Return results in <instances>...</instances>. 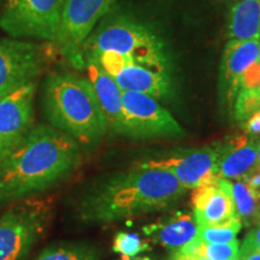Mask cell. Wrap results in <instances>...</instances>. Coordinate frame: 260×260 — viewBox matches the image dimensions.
Masks as SVG:
<instances>
[{
  "mask_svg": "<svg viewBox=\"0 0 260 260\" xmlns=\"http://www.w3.org/2000/svg\"><path fill=\"white\" fill-rule=\"evenodd\" d=\"M239 241L225 243H204L200 258L209 260H239Z\"/></svg>",
  "mask_w": 260,
  "mask_h": 260,
  "instance_id": "cb8c5ba5",
  "label": "cell"
},
{
  "mask_svg": "<svg viewBox=\"0 0 260 260\" xmlns=\"http://www.w3.org/2000/svg\"><path fill=\"white\" fill-rule=\"evenodd\" d=\"M258 162H260V144L258 145Z\"/></svg>",
  "mask_w": 260,
  "mask_h": 260,
  "instance_id": "4dcf8cb0",
  "label": "cell"
},
{
  "mask_svg": "<svg viewBox=\"0 0 260 260\" xmlns=\"http://www.w3.org/2000/svg\"><path fill=\"white\" fill-rule=\"evenodd\" d=\"M258 142L247 136H234L224 146L216 145L219 155L217 176L220 178H242L258 164Z\"/></svg>",
  "mask_w": 260,
  "mask_h": 260,
  "instance_id": "9a60e30c",
  "label": "cell"
},
{
  "mask_svg": "<svg viewBox=\"0 0 260 260\" xmlns=\"http://www.w3.org/2000/svg\"><path fill=\"white\" fill-rule=\"evenodd\" d=\"M260 59L259 39L230 40L224 48L219 71V86L230 104L239 92V81L249 65Z\"/></svg>",
  "mask_w": 260,
  "mask_h": 260,
  "instance_id": "4fadbf2b",
  "label": "cell"
},
{
  "mask_svg": "<svg viewBox=\"0 0 260 260\" xmlns=\"http://www.w3.org/2000/svg\"><path fill=\"white\" fill-rule=\"evenodd\" d=\"M82 61H93L112 79L130 67L170 71L167 45L153 29L125 16L100 22L81 48Z\"/></svg>",
  "mask_w": 260,
  "mask_h": 260,
  "instance_id": "3957f363",
  "label": "cell"
},
{
  "mask_svg": "<svg viewBox=\"0 0 260 260\" xmlns=\"http://www.w3.org/2000/svg\"><path fill=\"white\" fill-rule=\"evenodd\" d=\"M37 82L0 99V162L21 144L34 126Z\"/></svg>",
  "mask_w": 260,
  "mask_h": 260,
  "instance_id": "8fae6325",
  "label": "cell"
},
{
  "mask_svg": "<svg viewBox=\"0 0 260 260\" xmlns=\"http://www.w3.org/2000/svg\"><path fill=\"white\" fill-rule=\"evenodd\" d=\"M122 92L146 94L157 100H167L174 94L170 71L155 70L146 67H130L113 79Z\"/></svg>",
  "mask_w": 260,
  "mask_h": 260,
  "instance_id": "2e32d148",
  "label": "cell"
},
{
  "mask_svg": "<svg viewBox=\"0 0 260 260\" xmlns=\"http://www.w3.org/2000/svg\"><path fill=\"white\" fill-rule=\"evenodd\" d=\"M186 191L169 171L138 167L90 184L76 201L75 213L83 223H112L168 209Z\"/></svg>",
  "mask_w": 260,
  "mask_h": 260,
  "instance_id": "7a4b0ae2",
  "label": "cell"
},
{
  "mask_svg": "<svg viewBox=\"0 0 260 260\" xmlns=\"http://www.w3.org/2000/svg\"><path fill=\"white\" fill-rule=\"evenodd\" d=\"M0 4H2V0H0Z\"/></svg>",
  "mask_w": 260,
  "mask_h": 260,
  "instance_id": "e575fe53",
  "label": "cell"
},
{
  "mask_svg": "<svg viewBox=\"0 0 260 260\" xmlns=\"http://www.w3.org/2000/svg\"><path fill=\"white\" fill-rule=\"evenodd\" d=\"M46 59V53L38 44L23 39H0V99L37 82Z\"/></svg>",
  "mask_w": 260,
  "mask_h": 260,
  "instance_id": "9c48e42d",
  "label": "cell"
},
{
  "mask_svg": "<svg viewBox=\"0 0 260 260\" xmlns=\"http://www.w3.org/2000/svg\"><path fill=\"white\" fill-rule=\"evenodd\" d=\"M102 249L88 242H60L45 247L32 260H100Z\"/></svg>",
  "mask_w": 260,
  "mask_h": 260,
  "instance_id": "d6986e66",
  "label": "cell"
},
{
  "mask_svg": "<svg viewBox=\"0 0 260 260\" xmlns=\"http://www.w3.org/2000/svg\"><path fill=\"white\" fill-rule=\"evenodd\" d=\"M239 260H260V249L256 246L253 232L247 234L239 253Z\"/></svg>",
  "mask_w": 260,
  "mask_h": 260,
  "instance_id": "484cf974",
  "label": "cell"
},
{
  "mask_svg": "<svg viewBox=\"0 0 260 260\" xmlns=\"http://www.w3.org/2000/svg\"><path fill=\"white\" fill-rule=\"evenodd\" d=\"M174 260H198L197 258H193V256H188L183 254H176Z\"/></svg>",
  "mask_w": 260,
  "mask_h": 260,
  "instance_id": "f546056e",
  "label": "cell"
},
{
  "mask_svg": "<svg viewBox=\"0 0 260 260\" xmlns=\"http://www.w3.org/2000/svg\"><path fill=\"white\" fill-rule=\"evenodd\" d=\"M194 219L200 226H222L240 219L232 195V182L217 177L194 188L191 195Z\"/></svg>",
  "mask_w": 260,
  "mask_h": 260,
  "instance_id": "7c38bea8",
  "label": "cell"
},
{
  "mask_svg": "<svg viewBox=\"0 0 260 260\" xmlns=\"http://www.w3.org/2000/svg\"><path fill=\"white\" fill-rule=\"evenodd\" d=\"M65 0H4L0 29L11 38L57 40Z\"/></svg>",
  "mask_w": 260,
  "mask_h": 260,
  "instance_id": "8992f818",
  "label": "cell"
},
{
  "mask_svg": "<svg viewBox=\"0 0 260 260\" xmlns=\"http://www.w3.org/2000/svg\"><path fill=\"white\" fill-rule=\"evenodd\" d=\"M51 210L42 201L22 200L0 214V260H24L46 232Z\"/></svg>",
  "mask_w": 260,
  "mask_h": 260,
  "instance_id": "5b68a950",
  "label": "cell"
},
{
  "mask_svg": "<svg viewBox=\"0 0 260 260\" xmlns=\"http://www.w3.org/2000/svg\"><path fill=\"white\" fill-rule=\"evenodd\" d=\"M113 251L121 253L123 256H138L140 253L151 249L148 241H145L140 237L138 234L119 232L113 237L112 243Z\"/></svg>",
  "mask_w": 260,
  "mask_h": 260,
  "instance_id": "7402d4cb",
  "label": "cell"
},
{
  "mask_svg": "<svg viewBox=\"0 0 260 260\" xmlns=\"http://www.w3.org/2000/svg\"><path fill=\"white\" fill-rule=\"evenodd\" d=\"M242 228L241 219L222 226H200L198 225L197 239L204 243H225L236 240L237 234Z\"/></svg>",
  "mask_w": 260,
  "mask_h": 260,
  "instance_id": "44dd1931",
  "label": "cell"
},
{
  "mask_svg": "<svg viewBox=\"0 0 260 260\" xmlns=\"http://www.w3.org/2000/svg\"><path fill=\"white\" fill-rule=\"evenodd\" d=\"M87 80L92 87L94 95L104 118L107 132L121 135L122 129V89L116 81L109 76L99 65L93 61H84Z\"/></svg>",
  "mask_w": 260,
  "mask_h": 260,
  "instance_id": "5bb4252c",
  "label": "cell"
},
{
  "mask_svg": "<svg viewBox=\"0 0 260 260\" xmlns=\"http://www.w3.org/2000/svg\"><path fill=\"white\" fill-rule=\"evenodd\" d=\"M218 148L203 147L169 155L167 158L151 159L139 164L142 169H159L169 171L187 189L203 186L216 180Z\"/></svg>",
  "mask_w": 260,
  "mask_h": 260,
  "instance_id": "30bf717a",
  "label": "cell"
},
{
  "mask_svg": "<svg viewBox=\"0 0 260 260\" xmlns=\"http://www.w3.org/2000/svg\"><path fill=\"white\" fill-rule=\"evenodd\" d=\"M198 260H209V259H206V258H198Z\"/></svg>",
  "mask_w": 260,
  "mask_h": 260,
  "instance_id": "1f68e13d",
  "label": "cell"
},
{
  "mask_svg": "<svg viewBox=\"0 0 260 260\" xmlns=\"http://www.w3.org/2000/svg\"><path fill=\"white\" fill-rule=\"evenodd\" d=\"M145 230L146 234L153 237L155 242L177 252L181 247L195 239L198 224L190 214L177 212L164 222L146 226Z\"/></svg>",
  "mask_w": 260,
  "mask_h": 260,
  "instance_id": "e0dca14e",
  "label": "cell"
},
{
  "mask_svg": "<svg viewBox=\"0 0 260 260\" xmlns=\"http://www.w3.org/2000/svg\"><path fill=\"white\" fill-rule=\"evenodd\" d=\"M81 160V146L51 125L32 126L0 162V206L30 199L70 175Z\"/></svg>",
  "mask_w": 260,
  "mask_h": 260,
  "instance_id": "6da1fadb",
  "label": "cell"
},
{
  "mask_svg": "<svg viewBox=\"0 0 260 260\" xmlns=\"http://www.w3.org/2000/svg\"><path fill=\"white\" fill-rule=\"evenodd\" d=\"M121 135L133 139L183 138L186 133L157 99L124 90L122 92Z\"/></svg>",
  "mask_w": 260,
  "mask_h": 260,
  "instance_id": "52a82bcc",
  "label": "cell"
},
{
  "mask_svg": "<svg viewBox=\"0 0 260 260\" xmlns=\"http://www.w3.org/2000/svg\"><path fill=\"white\" fill-rule=\"evenodd\" d=\"M42 110L51 126L83 147L102 141L107 125L88 80L70 73H52L42 86Z\"/></svg>",
  "mask_w": 260,
  "mask_h": 260,
  "instance_id": "277c9868",
  "label": "cell"
},
{
  "mask_svg": "<svg viewBox=\"0 0 260 260\" xmlns=\"http://www.w3.org/2000/svg\"><path fill=\"white\" fill-rule=\"evenodd\" d=\"M260 110V90H239L234 100V116L239 122H245Z\"/></svg>",
  "mask_w": 260,
  "mask_h": 260,
  "instance_id": "603a6c76",
  "label": "cell"
},
{
  "mask_svg": "<svg viewBox=\"0 0 260 260\" xmlns=\"http://www.w3.org/2000/svg\"><path fill=\"white\" fill-rule=\"evenodd\" d=\"M253 235H254L256 246H258V248L260 249V213L258 218H256V225H255V229L253 230Z\"/></svg>",
  "mask_w": 260,
  "mask_h": 260,
  "instance_id": "83f0119b",
  "label": "cell"
},
{
  "mask_svg": "<svg viewBox=\"0 0 260 260\" xmlns=\"http://www.w3.org/2000/svg\"><path fill=\"white\" fill-rule=\"evenodd\" d=\"M239 90H260V59L243 71L239 81Z\"/></svg>",
  "mask_w": 260,
  "mask_h": 260,
  "instance_id": "d4e9b609",
  "label": "cell"
},
{
  "mask_svg": "<svg viewBox=\"0 0 260 260\" xmlns=\"http://www.w3.org/2000/svg\"><path fill=\"white\" fill-rule=\"evenodd\" d=\"M121 260H152L149 256H133V258H128V256H123Z\"/></svg>",
  "mask_w": 260,
  "mask_h": 260,
  "instance_id": "f1b7e54d",
  "label": "cell"
},
{
  "mask_svg": "<svg viewBox=\"0 0 260 260\" xmlns=\"http://www.w3.org/2000/svg\"><path fill=\"white\" fill-rule=\"evenodd\" d=\"M232 195L236 213L241 222L248 223L255 216H259L258 198L246 182L237 181L236 183H232Z\"/></svg>",
  "mask_w": 260,
  "mask_h": 260,
  "instance_id": "ffe728a7",
  "label": "cell"
},
{
  "mask_svg": "<svg viewBox=\"0 0 260 260\" xmlns=\"http://www.w3.org/2000/svg\"><path fill=\"white\" fill-rule=\"evenodd\" d=\"M245 128L249 134L259 135L260 134V110L249 117L245 121Z\"/></svg>",
  "mask_w": 260,
  "mask_h": 260,
  "instance_id": "4316f807",
  "label": "cell"
},
{
  "mask_svg": "<svg viewBox=\"0 0 260 260\" xmlns=\"http://www.w3.org/2000/svg\"><path fill=\"white\" fill-rule=\"evenodd\" d=\"M115 4L116 0H65L59 34L54 44L74 67L83 68L81 48Z\"/></svg>",
  "mask_w": 260,
  "mask_h": 260,
  "instance_id": "ba28073f",
  "label": "cell"
},
{
  "mask_svg": "<svg viewBox=\"0 0 260 260\" xmlns=\"http://www.w3.org/2000/svg\"><path fill=\"white\" fill-rule=\"evenodd\" d=\"M259 42H260V34H259Z\"/></svg>",
  "mask_w": 260,
  "mask_h": 260,
  "instance_id": "836d02e7",
  "label": "cell"
},
{
  "mask_svg": "<svg viewBox=\"0 0 260 260\" xmlns=\"http://www.w3.org/2000/svg\"><path fill=\"white\" fill-rule=\"evenodd\" d=\"M260 34V0H239L230 10V40H253Z\"/></svg>",
  "mask_w": 260,
  "mask_h": 260,
  "instance_id": "ac0fdd59",
  "label": "cell"
},
{
  "mask_svg": "<svg viewBox=\"0 0 260 260\" xmlns=\"http://www.w3.org/2000/svg\"><path fill=\"white\" fill-rule=\"evenodd\" d=\"M232 2H239V0H232Z\"/></svg>",
  "mask_w": 260,
  "mask_h": 260,
  "instance_id": "d6a6232c",
  "label": "cell"
}]
</instances>
